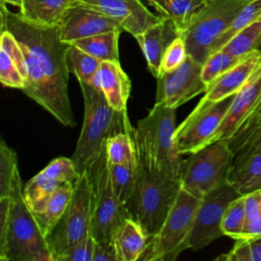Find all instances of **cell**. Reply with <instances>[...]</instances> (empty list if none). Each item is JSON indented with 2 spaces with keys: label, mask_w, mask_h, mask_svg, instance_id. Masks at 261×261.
Segmentation results:
<instances>
[{
  "label": "cell",
  "mask_w": 261,
  "mask_h": 261,
  "mask_svg": "<svg viewBox=\"0 0 261 261\" xmlns=\"http://www.w3.org/2000/svg\"><path fill=\"white\" fill-rule=\"evenodd\" d=\"M261 50H256L247 55L241 62L217 77L210 86L204 97V103H213L237 94L249 81L259 65Z\"/></svg>",
  "instance_id": "20"
},
{
  "label": "cell",
  "mask_w": 261,
  "mask_h": 261,
  "mask_svg": "<svg viewBox=\"0 0 261 261\" xmlns=\"http://www.w3.org/2000/svg\"><path fill=\"white\" fill-rule=\"evenodd\" d=\"M228 182L241 195L261 189V133L234 155Z\"/></svg>",
  "instance_id": "17"
},
{
  "label": "cell",
  "mask_w": 261,
  "mask_h": 261,
  "mask_svg": "<svg viewBox=\"0 0 261 261\" xmlns=\"http://www.w3.org/2000/svg\"><path fill=\"white\" fill-rule=\"evenodd\" d=\"M1 3L7 5V4H10V5H13V6H17L18 8H20L21 4H22V0H0Z\"/></svg>",
  "instance_id": "44"
},
{
  "label": "cell",
  "mask_w": 261,
  "mask_h": 261,
  "mask_svg": "<svg viewBox=\"0 0 261 261\" xmlns=\"http://www.w3.org/2000/svg\"><path fill=\"white\" fill-rule=\"evenodd\" d=\"M133 130L134 126L127 132L117 133L107 139L106 153L110 164H124L137 159Z\"/></svg>",
  "instance_id": "32"
},
{
  "label": "cell",
  "mask_w": 261,
  "mask_h": 261,
  "mask_svg": "<svg viewBox=\"0 0 261 261\" xmlns=\"http://www.w3.org/2000/svg\"><path fill=\"white\" fill-rule=\"evenodd\" d=\"M246 219V195H241L230 202L227 206L222 222L221 229L224 236L233 240L241 239Z\"/></svg>",
  "instance_id": "33"
},
{
  "label": "cell",
  "mask_w": 261,
  "mask_h": 261,
  "mask_svg": "<svg viewBox=\"0 0 261 261\" xmlns=\"http://www.w3.org/2000/svg\"><path fill=\"white\" fill-rule=\"evenodd\" d=\"M234 95L213 103L199 101L193 111L175 128L174 140L180 154H191L210 144Z\"/></svg>",
  "instance_id": "10"
},
{
  "label": "cell",
  "mask_w": 261,
  "mask_h": 261,
  "mask_svg": "<svg viewBox=\"0 0 261 261\" xmlns=\"http://www.w3.org/2000/svg\"><path fill=\"white\" fill-rule=\"evenodd\" d=\"M245 57L233 56L221 49L213 52L202 64V77L204 82L210 86L217 77L237 65Z\"/></svg>",
  "instance_id": "34"
},
{
  "label": "cell",
  "mask_w": 261,
  "mask_h": 261,
  "mask_svg": "<svg viewBox=\"0 0 261 261\" xmlns=\"http://www.w3.org/2000/svg\"><path fill=\"white\" fill-rule=\"evenodd\" d=\"M216 260L223 261H261V237L254 239H239L233 248Z\"/></svg>",
  "instance_id": "38"
},
{
  "label": "cell",
  "mask_w": 261,
  "mask_h": 261,
  "mask_svg": "<svg viewBox=\"0 0 261 261\" xmlns=\"http://www.w3.org/2000/svg\"><path fill=\"white\" fill-rule=\"evenodd\" d=\"M27 65L23 52L14 38L1 30L0 37V82L4 87L22 90L27 82Z\"/></svg>",
  "instance_id": "22"
},
{
  "label": "cell",
  "mask_w": 261,
  "mask_h": 261,
  "mask_svg": "<svg viewBox=\"0 0 261 261\" xmlns=\"http://www.w3.org/2000/svg\"><path fill=\"white\" fill-rule=\"evenodd\" d=\"M121 32L110 31L80 39L72 44L101 61H119L118 39Z\"/></svg>",
  "instance_id": "26"
},
{
  "label": "cell",
  "mask_w": 261,
  "mask_h": 261,
  "mask_svg": "<svg viewBox=\"0 0 261 261\" xmlns=\"http://www.w3.org/2000/svg\"><path fill=\"white\" fill-rule=\"evenodd\" d=\"M112 243L118 261H137L146 249L148 238L135 219L126 218L114 231Z\"/></svg>",
  "instance_id": "23"
},
{
  "label": "cell",
  "mask_w": 261,
  "mask_h": 261,
  "mask_svg": "<svg viewBox=\"0 0 261 261\" xmlns=\"http://www.w3.org/2000/svg\"><path fill=\"white\" fill-rule=\"evenodd\" d=\"M208 89L209 86L202 77V63L188 55L180 66L161 72L157 79L156 103L176 109Z\"/></svg>",
  "instance_id": "13"
},
{
  "label": "cell",
  "mask_w": 261,
  "mask_h": 261,
  "mask_svg": "<svg viewBox=\"0 0 261 261\" xmlns=\"http://www.w3.org/2000/svg\"><path fill=\"white\" fill-rule=\"evenodd\" d=\"M9 223L4 244L0 247L1 261H54L36 217L23 196V185L17 169L10 192Z\"/></svg>",
  "instance_id": "4"
},
{
  "label": "cell",
  "mask_w": 261,
  "mask_h": 261,
  "mask_svg": "<svg viewBox=\"0 0 261 261\" xmlns=\"http://www.w3.org/2000/svg\"><path fill=\"white\" fill-rule=\"evenodd\" d=\"M91 188L86 171L79 175L67 208L46 237L54 261L60 254L91 233Z\"/></svg>",
  "instance_id": "9"
},
{
  "label": "cell",
  "mask_w": 261,
  "mask_h": 261,
  "mask_svg": "<svg viewBox=\"0 0 261 261\" xmlns=\"http://www.w3.org/2000/svg\"><path fill=\"white\" fill-rule=\"evenodd\" d=\"M73 188L74 182L62 184L49 196L41 211L33 212L45 237L54 228L67 208L73 193Z\"/></svg>",
  "instance_id": "25"
},
{
  "label": "cell",
  "mask_w": 261,
  "mask_h": 261,
  "mask_svg": "<svg viewBox=\"0 0 261 261\" xmlns=\"http://www.w3.org/2000/svg\"><path fill=\"white\" fill-rule=\"evenodd\" d=\"M75 0H22L19 14L27 20L50 27H58Z\"/></svg>",
  "instance_id": "24"
},
{
  "label": "cell",
  "mask_w": 261,
  "mask_h": 261,
  "mask_svg": "<svg viewBox=\"0 0 261 261\" xmlns=\"http://www.w3.org/2000/svg\"><path fill=\"white\" fill-rule=\"evenodd\" d=\"M145 1H147L151 6H153L158 12V10L160 9V7L162 6V4L165 0H145Z\"/></svg>",
  "instance_id": "43"
},
{
  "label": "cell",
  "mask_w": 261,
  "mask_h": 261,
  "mask_svg": "<svg viewBox=\"0 0 261 261\" xmlns=\"http://www.w3.org/2000/svg\"><path fill=\"white\" fill-rule=\"evenodd\" d=\"M58 28L61 40L68 44L110 31H123L110 16L77 1L68 8Z\"/></svg>",
  "instance_id": "15"
},
{
  "label": "cell",
  "mask_w": 261,
  "mask_h": 261,
  "mask_svg": "<svg viewBox=\"0 0 261 261\" xmlns=\"http://www.w3.org/2000/svg\"><path fill=\"white\" fill-rule=\"evenodd\" d=\"M17 169L15 151L3 139H0V197L10 195Z\"/></svg>",
  "instance_id": "36"
},
{
  "label": "cell",
  "mask_w": 261,
  "mask_h": 261,
  "mask_svg": "<svg viewBox=\"0 0 261 261\" xmlns=\"http://www.w3.org/2000/svg\"><path fill=\"white\" fill-rule=\"evenodd\" d=\"M260 64H261V57H260Z\"/></svg>",
  "instance_id": "45"
},
{
  "label": "cell",
  "mask_w": 261,
  "mask_h": 261,
  "mask_svg": "<svg viewBox=\"0 0 261 261\" xmlns=\"http://www.w3.org/2000/svg\"><path fill=\"white\" fill-rule=\"evenodd\" d=\"M79 173L71 158L53 159L23 186V196L32 211L43 209L49 196L64 182H75Z\"/></svg>",
  "instance_id": "14"
},
{
  "label": "cell",
  "mask_w": 261,
  "mask_h": 261,
  "mask_svg": "<svg viewBox=\"0 0 261 261\" xmlns=\"http://www.w3.org/2000/svg\"><path fill=\"white\" fill-rule=\"evenodd\" d=\"M10 196L0 197V247L4 244L9 223L10 214Z\"/></svg>",
  "instance_id": "41"
},
{
  "label": "cell",
  "mask_w": 261,
  "mask_h": 261,
  "mask_svg": "<svg viewBox=\"0 0 261 261\" xmlns=\"http://www.w3.org/2000/svg\"><path fill=\"white\" fill-rule=\"evenodd\" d=\"M207 0H165L158 10L159 14L167 17L176 33L181 35L196 12Z\"/></svg>",
  "instance_id": "29"
},
{
  "label": "cell",
  "mask_w": 261,
  "mask_h": 261,
  "mask_svg": "<svg viewBox=\"0 0 261 261\" xmlns=\"http://www.w3.org/2000/svg\"><path fill=\"white\" fill-rule=\"evenodd\" d=\"M96 240L89 233L86 238L60 254L56 261H93Z\"/></svg>",
  "instance_id": "40"
},
{
  "label": "cell",
  "mask_w": 261,
  "mask_h": 261,
  "mask_svg": "<svg viewBox=\"0 0 261 261\" xmlns=\"http://www.w3.org/2000/svg\"><path fill=\"white\" fill-rule=\"evenodd\" d=\"M87 173L91 188V234L97 243H111L118 225L130 216L114 194L106 144Z\"/></svg>",
  "instance_id": "6"
},
{
  "label": "cell",
  "mask_w": 261,
  "mask_h": 261,
  "mask_svg": "<svg viewBox=\"0 0 261 261\" xmlns=\"http://www.w3.org/2000/svg\"><path fill=\"white\" fill-rule=\"evenodd\" d=\"M93 261H118L113 243H97L95 245Z\"/></svg>",
  "instance_id": "42"
},
{
  "label": "cell",
  "mask_w": 261,
  "mask_h": 261,
  "mask_svg": "<svg viewBox=\"0 0 261 261\" xmlns=\"http://www.w3.org/2000/svg\"><path fill=\"white\" fill-rule=\"evenodd\" d=\"M112 188L118 202L126 208L137 185L138 158L124 164H110Z\"/></svg>",
  "instance_id": "27"
},
{
  "label": "cell",
  "mask_w": 261,
  "mask_h": 261,
  "mask_svg": "<svg viewBox=\"0 0 261 261\" xmlns=\"http://www.w3.org/2000/svg\"><path fill=\"white\" fill-rule=\"evenodd\" d=\"M261 15V0H251L249 1L240 13L237 15L230 27L226 30V32L219 38L213 48V52L221 49L238 32L248 25L250 22L255 20ZM211 53V54H212ZM210 54V55H211Z\"/></svg>",
  "instance_id": "35"
},
{
  "label": "cell",
  "mask_w": 261,
  "mask_h": 261,
  "mask_svg": "<svg viewBox=\"0 0 261 261\" xmlns=\"http://www.w3.org/2000/svg\"><path fill=\"white\" fill-rule=\"evenodd\" d=\"M188 55L184 38L181 36L175 37L164 51L161 62V72L171 71L177 68L185 62Z\"/></svg>",
  "instance_id": "39"
},
{
  "label": "cell",
  "mask_w": 261,
  "mask_h": 261,
  "mask_svg": "<svg viewBox=\"0 0 261 261\" xmlns=\"http://www.w3.org/2000/svg\"><path fill=\"white\" fill-rule=\"evenodd\" d=\"M179 36L167 17L148 28L145 32L135 37L152 75L157 80L161 74V62L168 44Z\"/></svg>",
  "instance_id": "21"
},
{
  "label": "cell",
  "mask_w": 261,
  "mask_h": 261,
  "mask_svg": "<svg viewBox=\"0 0 261 261\" xmlns=\"http://www.w3.org/2000/svg\"><path fill=\"white\" fill-rule=\"evenodd\" d=\"M103 12L116 20L121 29L133 37L145 32L151 25L159 22L162 15H156L149 10L143 0H75Z\"/></svg>",
  "instance_id": "16"
},
{
  "label": "cell",
  "mask_w": 261,
  "mask_h": 261,
  "mask_svg": "<svg viewBox=\"0 0 261 261\" xmlns=\"http://www.w3.org/2000/svg\"><path fill=\"white\" fill-rule=\"evenodd\" d=\"M261 133V93L258 95L248 113L233 133L226 140L229 149L236 155L246 144Z\"/></svg>",
  "instance_id": "28"
},
{
  "label": "cell",
  "mask_w": 261,
  "mask_h": 261,
  "mask_svg": "<svg viewBox=\"0 0 261 261\" xmlns=\"http://www.w3.org/2000/svg\"><path fill=\"white\" fill-rule=\"evenodd\" d=\"M261 15L238 32L222 48L229 54L244 57L261 50ZM220 50V49H219Z\"/></svg>",
  "instance_id": "30"
},
{
  "label": "cell",
  "mask_w": 261,
  "mask_h": 261,
  "mask_svg": "<svg viewBox=\"0 0 261 261\" xmlns=\"http://www.w3.org/2000/svg\"><path fill=\"white\" fill-rule=\"evenodd\" d=\"M0 6L1 30L14 36L24 55L28 74L21 91L62 125L74 126L66 63L70 44L61 40L58 27L29 21L19 12L10 11L5 4Z\"/></svg>",
  "instance_id": "1"
},
{
  "label": "cell",
  "mask_w": 261,
  "mask_h": 261,
  "mask_svg": "<svg viewBox=\"0 0 261 261\" xmlns=\"http://www.w3.org/2000/svg\"><path fill=\"white\" fill-rule=\"evenodd\" d=\"M89 85L101 90L113 109L116 111L126 110L132 83L119 61H102L99 70Z\"/></svg>",
  "instance_id": "18"
},
{
  "label": "cell",
  "mask_w": 261,
  "mask_h": 261,
  "mask_svg": "<svg viewBox=\"0 0 261 261\" xmlns=\"http://www.w3.org/2000/svg\"><path fill=\"white\" fill-rule=\"evenodd\" d=\"M179 172L181 188L202 199L212 190L228 182L234 154L225 140L212 142L189 154Z\"/></svg>",
  "instance_id": "8"
},
{
  "label": "cell",
  "mask_w": 261,
  "mask_h": 261,
  "mask_svg": "<svg viewBox=\"0 0 261 261\" xmlns=\"http://www.w3.org/2000/svg\"><path fill=\"white\" fill-rule=\"evenodd\" d=\"M201 199L180 189L160 229L151 238L140 260L174 261L190 249V239Z\"/></svg>",
  "instance_id": "5"
},
{
  "label": "cell",
  "mask_w": 261,
  "mask_h": 261,
  "mask_svg": "<svg viewBox=\"0 0 261 261\" xmlns=\"http://www.w3.org/2000/svg\"><path fill=\"white\" fill-rule=\"evenodd\" d=\"M240 196L229 182H225L201 199L191 233L190 249L201 250L224 236L221 229L224 212L230 202Z\"/></svg>",
  "instance_id": "11"
},
{
  "label": "cell",
  "mask_w": 261,
  "mask_h": 261,
  "mask_svg": "<svg viewBox=\"0 0 261 261\" xmlns=\"http://www.w3.org/2000/svg\"><path fill=\"white\" fill-rule=\"evenodd\" d=\"M251 0H207L196 12L181 36L188 54L204 63L214 45Z\"/></svg>",
  "instance_id": "7"
},
{
  "label": "cell",
  "mask_w": 261,
  "mask_h": 261,
  "mask_svg": "<svg viewBox=\"0 0 261 261\" xmlns=\"http://www.w3.org/2000/svg\"><path fill=\"white\" fill-rule=\"evenodd\" d=\"M80 87L85 114L79 141L71 157L79 175L86 172L100 155L109 137L120 132H127L133 127L126 110L113 109L101 90L85 83H80Z\"/></svg>",
  "instance_id": "3"
},
{
  "label": "cell",
  "mask_w": 261,
  "mask_h": 261,
  "mask_svg": "<svg viewBox=\"0 0 261 261\" xmlns=\"http://www.w3.org/2000/svg\"><path fill=\"white\" fill-rule=\"evenodd\" d=\"M261 237V189L246 195V219L241 239Z\"/></svg>",
  "instance_id": "37"
},
{
  "label": "cell",
  "mask_w": 261,
  "mask_h": 261,
  "mask_svg": "<svg viewBox=\"0 0 261 261\" xmlns=\"http://www.w3.org/2000/svg\"><path fill=\"white\" fill-rule=\"evenodd\" d=\"M261 93V64L259 62L258 67L251 75L245 86L234 95L231 105L229 106L220 126L212 137L210 143L219 140H228L246 114L250 107Z\"/></svg>",
  "instance_id": "19"
},
{
  "label": "cell",
  "mask_w": 261,
  "mask_h": 261,
  "mask_svg": "<svg viewBox=\"0 0 261 261\" xmlns=\"http://www.w3.org/2000/svg\"><path fill=\"white\" fill-rule=\"evenodd\" d=\"M101 60L85 52L77 46L70 44L66 52V63L69 73H73L79 83L90 84L99 70Z\"/></svg>",
  "instance_id": "31"
},
{
  "label": "cell",
  "mask_w": 261,
  "mask_h": 261,
  "mask_svg": "<svg viewBox=\"0 0 261 261\" xmlns=\"http://www.w3.org/2000/svg\"><path fill=\"white\" fill-rule=\"evenodd\" d=\"M133 137L138 158L137 185L126 205L130 218L143 228L147 238L154 236L163 224L181 185L179 178L164 170L155 154L147 129L139 122Z\"/></svg>",
  "instance_id": "2"
},
{
  "label": "cell",
  "mask_w": 261,
  "mask_h": 261,
  "mask_svg": "<svg viewBox=\"0 0 261 261\" xmlns=\"http://www.w3.org/2000/svg\"><path fill=\"white\" fill-rule=\"evenodd\" d=\"M148 132L160 166L179 178L181 155L174 140L175 109L156 103L149 114L138 120Z\"/></svg>",
  "instance_id": "12"
}]
</instances>
